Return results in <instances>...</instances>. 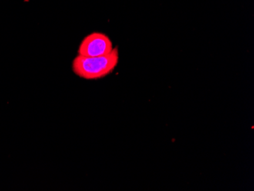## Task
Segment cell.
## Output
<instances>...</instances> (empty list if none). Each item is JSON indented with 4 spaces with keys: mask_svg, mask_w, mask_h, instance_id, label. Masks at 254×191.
<instances>
[{
    "mask_svg": "<svg viewBox=\"0 0 254 191\" xmlns=\"http://www.w3.org/2000/svg\"><path fill=\"white\" fill-rule=\"evenodd\" d=\"M111 38L104 33H91L83 38L78 48V55L83 57H101L112 52L114 50Z\"/></svg>",
    "mask_w": 254,
    "mask_h": 191,
    "instance_id": "2",
    "label": "cell"
},
{
    "mask_svg": "<svg viewBox=\"0 0 254 191\" xmlns=\"http://www.w3.org/2000/svg\"><path fill=\"white\" fill-rule=\"evenodd\" d=\"M118 47L112 52L101 57H83L77 55L72 62V69L75 75L85 80H98L111 75L119 64Z\"/></svg>",
    "mask_w": 254,
    "mask_h": 191,
    "instance_id": "1",
    "label": "cell"
}]
</instances>
